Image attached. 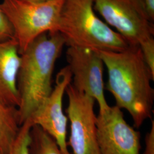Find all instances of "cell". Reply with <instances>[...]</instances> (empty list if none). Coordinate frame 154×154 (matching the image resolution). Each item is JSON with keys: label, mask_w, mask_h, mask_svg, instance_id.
Masks as SVG:
<instances>
[{"label": "cell", "mask_w": 154, "mask_h": 154, "mask_svg": "<svg viewBox=\"0 0 154 154\" xmlns=\"http://www.w3.org/2000/svg\"><path fill=\"white\" fill-rule=\"evenodd\" d=\"M107 68L106 89L112 95L116 106L125 109L136 128L142 126L153 112L154 75L144 60L139 46H130L121 51H98Z\"/></svg>", "instance_id": "obj_1"}, {"label": "cell", "mask_w": 154, "mask_h": 154, "mask_svg": "<svg viewBox=\"0 0 154 154\" xmlns=\"http://www.w3.org/2000/svg\"><path fill=\"white\" fill-rule=\"evenodd\" d=\"M65 39L58 32L44 33L20 53L17 86L21 125L29 120L49 97L55 62L61 55Z\"/></svg>", "instance_id": "obj_2"}, {"label": "cell", "mask_w": 154, "mask_h": 154, "mask_svg": "<svg viewBox=\"0 0 154 154\" xmlns=\"http://www.w3.org/2000/svg\"><path fill=\"white\" fill-rule=\"evenodd\" d=\"M57 32L68 46L98 51H121L130 45L96 15L93 0H65Z\"/></svg>", "instance_id": "obj_3"}, {"label": "cell", "mask_w": 154, "mask_h": 154, "mask_svg": "<svg viewBox=\"0 0 154 154\" xmlns=\"http://www.w3.org/2000/svg\"><path fill=\"white\" fill-rule=\"evenodd\" d=\"M65 0H2L0 9L11 25L20 54L41 35L57 32Z\"/></svg>", "instance_id": "obj_4"}, {"label": "cell", "mask_w": 154, "mask_h": 154, "mask_svg": "<svg viewBox=\"0 0 154 154\" xmlns=\"http://www.w3.org/2000/svg\"><path fill=\"white\" fill-rule=\"evenodd\" d=\"M94 9L130 46L154 37V21L143 0H93Z\"/></svg>", "instance_id": "obj_5"}, {"label": "cell", "mask_w": 154, "mask_h": 154, "mask_svg": "<svg viewBox=\"0 0 154 154\" xmlns=\"http://www.w3.org/2000/svg\"><path fill=\"white\" fill-rule=\"evenodd\" d=\"M65 93L68 98L66 112L70 122L67 146L71 147L72 154H102L97 136L95 100L77 90L71 83Z\"/></svg>", "instance_id": "obj_6"}, {"label": "cell", "mask_w": 154, "mask_h": 154, "mask_svg": "<svg viewBox=\"0 0 154 154\" xmlns=\"http://www.w3.org/2000/svg\"><path fill=\"white\" fill-rule=\"evenodd\" d=\"M66 59L72 73V86L97 101L99 112L108 109L110 106L104 93V63L98 52L69 46L66 51Z\"/></svg>", "instance_id": "obj_7"}, {"label": "cell", "mask_w": 154, "mask_h": 154, "mask_svg": "<svg viewBox=\"0 0 154 154\" xmlns=\"http://www.w3.org/2000/svg\"><path fill=\"white\" fill-rule=\"evenodd\" d=\"M96 126L101 154H140V132L127 123L116 105L99 112Z\"/></svg>", "instance_id": "obj_8"}, {"label": "cell", "mask_w": 154, "mask_h": 154, "mask_svg": "<svg viewBox=\"0 0 154 154\" xmlns=\"http://www.w3.org/2000/svg\"><path fill=\"white\" fill-rule=\"evenodd\" d=\"M72 80V73L67 65L58 72L49 97L29 119L33 126L41 127L54 139L62 154H72L66 140L68 118L63 110V96Z\"/></svg>", "instance_id": "obj_9"}, {"label": "cell", "mask_w": 154, "mask_h": 154, "mask_svg": "<svg viewBox=\"0 0 154 154\" xmlns=\"http://www.w3.org/2000/svg\"><path fill=\"white\" fill-rule=\"evenodd\" d=\"M20 61L15 39L0 41V101L17 108L20 104L17 80Z\"/></svg>", "instance_id": "obj_10"}, {"label": "cell", "mask_w": 154, "mask_h": 154, "mask_svg": "<svg viewBox=\"0 0 154 154\" xmlns=\"http://www.w3.org/2000/svg\"><path fill=\"white\" fill-rule=\"evenodd\" d=\"M21 126L18 108L0 101V154H7Z\"/></svg>", "instance_id": "obj_11"}, {"label": "cell", "mask_w": 154, "mask_h": 154, "mask_svg": "<svg viewBox=\"0 0 154 154\" xmlns=\"http://www.w3.org/2000/svg\"><path fill=\"white\" fill-rule=\"evenodd\" d=\"M29 148L31 154H62L54 139L37 125L30 131Z\"/></svg>", "instance_id": "obj_12"}, {"label": "cell", "mask_w": 154, "mask_h": 154, "mask_svg": "<svg viewBox=\"0 0 154 154\" xmlns=\"http://www.w3.org/2000/svg\"><path fill=\"white\" fill-rule=\"evenodd\" d=\"M32 126L30 119L22 124L14 143L7 154H31L29 147Z\"/></svg>", "instance_id": "obj_13"}, {"label": "cell", "mask_w": 154, "mask_h": 154, "mask_svg": "<svg viewBox=\"0 0 154 154\" xmlns=\"http://www.w3.org/2000/svg\"><path fill=\"white\" fill-rule=\"evenodd\" d=\"M144 60L152 74L154 75V39L151 37L146 39L139 45Z\"/></svg>", "instance_id": "obj_14"}, {"label": "cell", "mask_w": 154, "mask_h": 154, "mask_svg": "<svg viewBox=\"0 0 154 154\" xmlns=\"http://www.w3.org/2000/svg\"><path fill=\"white\" fill-rule=\"evenodd\" d=\"M13 38H14V33L11 25L0 9V41Z\"/></svg>", "instance_id": "obj_15"}, {"label": "cell", "mask_w": 154, "mask_h": 154, "mask_svg": "<svg viewBox=\"0 0 154 154\" xmlns=\"http://www.w3.org/2000/svg\"><path fill=\"white\" fill-rule=\"evenodd\" d=\"M145 149L143 154H154V121H151V129L145 138Z\"/></svg>", "instance_id": "obj_16"}, {"label": "cell", "mask_w": 154, "mask_h": 154, "mask_svg": "<svg viewBox=\"0 0 154 154\" xmlns=\"http://www.w3.org/2000/svg\"><path fill=\"white\" fill-rule=\"evenodd\" d=\"M146 10L151 19L154 20V0H143Z\"/></svg>", "instance_id": "obj_17"}, {"label": "cell", "mask_w": 154, "mask_h": 154, "mask_svg": "<svg viewBox=\"0 0 154 154\" xmlns=\"http://www.w3.org/2000/svg\"><path fill=\"white\" fill-rule=\"evenodd\" d=\"M26 1H32V2H43V1H49V0H26Z\"/></svg>", "instance_id": "obj_18"}]
</instances>
